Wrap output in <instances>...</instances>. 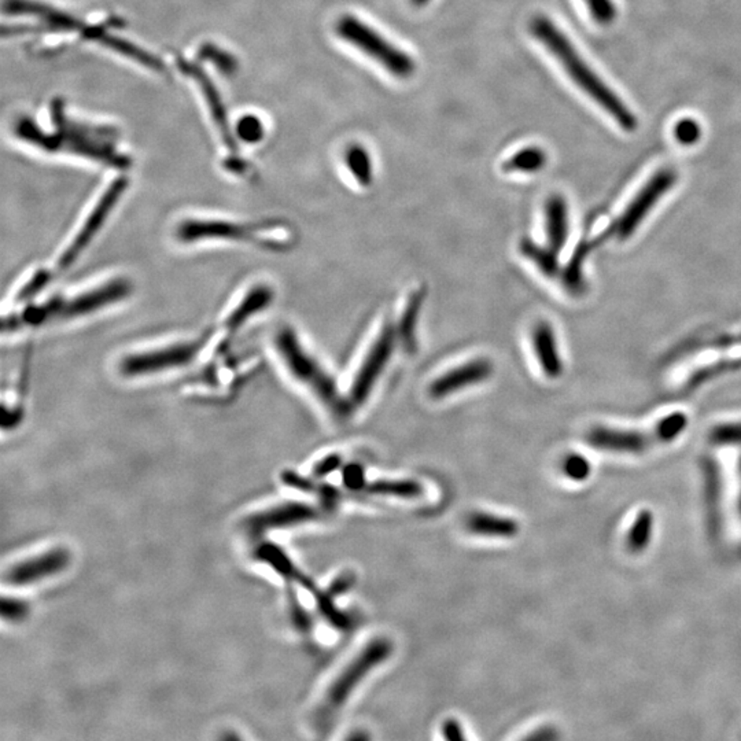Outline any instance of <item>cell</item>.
<instances>
[{"instance_id":"obj_1","label":"cell","mask_w":741,"mask_h":741,"mask_svg":"<svg viewBox=\"0 0 741 741\" xmlns=\"http://www.w3.org/2000/svg\"><path fill=\"white\" fill-rule=\"evenodd\" d=\"M51 120L52 130L43 131L35 121L21 117L15 124V135L43 151L64 152L117 169L130 165V160L118 150V135L112 128L70 117L58 101L52 104Z\"/></svg>"},{"instance_id":"obj_2","label":"cell","mask_w":741,"mask_h":741,"mask_svg":"<svg viewBox=\"0 0 741 741\" xmlns=\"http://www.w3.org/2000/svg\"><path fill=\"white\" fill-rule=\"evenodd\" d=\"M133 293V285L123 276L102 280L78 291L58 294L43 302H23L20 311L5 320V330L17 333L25 328L62 325L98 315L125 301Z\"/></svg>"},{"instance_id":"obj_3","label":"cell","mask_w":741,"mask_h":741,"mask_svg":"<svg viewBox=\"0 0 741 741\" xmlns=\"http://www.w3.org/2000/svg\"><path fill=\"white\" fill-rule=\"evenodd\" d=\"M533 35L551 51L567 75L575 84L590 96L599 106L603 107L625 131L637 127V120L622 99L590 69L583 58L578 54L572 41L558 26L545 17L535 18L532 23Z\"/></svg>"},{"instance_id":"obj_4","label":"cell","mask_w":741,"mask_h":741,"mask_svg":"<svg viewBox=\"0 0 741 741\" xmlns=\"http://www.w3.org/2000/svg\"><path fill=\"white\" fill-rule=\"evenodd\" d=\"M273 349L290 377L311 391L334 416L345 419L352 414L354 406L351 399L341 396L335 380L305 349L293 328L282 327L276 331Z\"/></svg>"},{"instance_id":"obj_5","label":"cell","mask_w":741,"mask_h":741,"mask_svg":"<svg viewBox=\"0 0 741 741\" xmlns=\"http://www.w3.org/2000/svg\"><path fill=\"white\" fill-rule=\"evenodd\" d=\"M6 12L13 15H28L35 18L41 26V31L47 32H65L80 35L83 41H96L102 46L113 49V51L123 54L124 57L133 58L136 62L149 68V69L164 70L160 59L150 52L143 51L141 47L123 38L112 35L106 25H92L86 21L78 20L68 13L54 9L49 5L39 4L36 0H7Z\"/></svg>"},{"instance_id":"obj_6","label":"cell","mask_w":741,"mask_h":741,"mask_svg":"<svg viewBox=\"0 0 741 741\" xmlns=\"http://www.w3.org/2000/svg\"><path fill=\"white\" fill-rule=\"evenodd\" d=\"M213 335L215 333L209 331L202 336L175 339L170 343L130 352L118 360V374L125 380H136L184 370L205 353Z\"/></svg>"},{"instance_id":"obj_7","label":"cell","mask_w":741,"mask_h":741,"mask_svg":"<svg viewBox=\"0 0 741 741\" xmlns=\"http://www.w3.org/2000/svg\"><path fill=\"white\" fill-rule=\"evenodd\" d=\"M390 654L391 644L388 640L378 638L370 641L364 650L339 672L338 677L331 682L315 713L314 721L317 729L327 727L334 721V717L348 701L349 696L356 690L357 685L367 677L370 670H374L386 661Z\"/></svg>"},{"instance_id":"obj_8","label":"cell","mask_w":741,"mask_h":741,"mask_svg":"<svg viewBox=\"0 0 741 741\" xmlns=\"http://www.w3.org/2000/svg\"><path fill=\"white\" fill-rule=\"evenodd\" d=\"M336 33L339 38L372 58L394 78H408L414 75V59L359 18L353 15L341 18L336 23Z\"/></svg>"},{"instance_id":"obj_9","label":"cell","mask_w":741,"mask_h":741,"mask_svg":"<svg viewBox=\"0 0 741 741\" xmlns=\"http://www.w3.org/2000/svg\"><path fill=\"white\" fill-rule=\"evenodd\" d=\"M262 228L253 223L236 222L215 215H197L180 220L173 230V238L180 244L257 243L262 238Z\"/></svg>"},{"instance_id":"obj_10","label":"cell","mask_w":741,"mask_h":741,"mask_svg":"<svg viewBox=\"0 0 741 741\" xmlns=\"http://www.w3.org/2000/svg\"><path fill=\"white\" fill-rule=\"evenodd\" d=\"M125 188H127V180L120 178L113 181L109 188L104 191L96 206L92 207L91 212L87 215L86 220L81 223L73 238L68 242L64 252L58 257L54 270H57V272L68 270L70 265L78 261V257L83 254L89 243L96 239V233L102 230L105 223L109 219L110 213L114 209L118 199L123 197Z\"/></svg>"},{"instance_id":"obj_11","label":"cell","mask_w":741,"mask_h":741,"mask_svg":"<svg viewBox=\"0 0 741 741\" xmlns=\"http://www.w3.org/2000/svg\"><path fill=\"white\" fill-rule=\"evenodd\" d=\"M677 181V175L672 169H661L656 172L645 186L638 191L627 209L614 224V233L618 239L627 241L640 227L648 213L663 198L667 191L672 190Z\"/></svg>"},{"instance_id":"obj_12","label":"cell","mask_w":741,"mask_h":741,"mask_svg":"<svg viewBox=\"0 0 741 741\" xmlns=\"http://www.w3.org/2000/svg\"><path fill=\"white\" fill-rule=\"evenodd\" d=\"M397 328L388 325L382 328L375 343L370 346L362 361L361 367L357 370L354 377L353 385L351 388V401L354 407L361 406L367 401L370 391L374 389L375 383L380 380L386 365L390 361L396 349Z\"/></svg>"},{"instance_id":"obj_13","label":"cell","mask_w":741,"mask_h":741,"mask_svg":"<svg viewBox=\"0 0 741 741\" xmlns=\"http://www.w3.org/2000/svg\"><path fill=\"white\" fill-rule=\"evenodd\" d=\"M72 554L65 548H51L36 556L12 564L5 572L4 582L10 586H29L60 574L69 567Z\"/></svg>"},{"instance_id":"obj_14","label":"cell","mask_w":741,"mask_h":741,"mask_svg":"<svg viewBox=\"0 0 741 741\" xmlns=\"http://www.w3.org/2000/svg\"><path fill=\"white\" fill-rule=\"evenodd\" d=\"M493 365L489 360L477 359L464 362L448 370L430 385V396L435 399L445 398L459 393L462 389L477 386L491 377Z\"/></svg>"},{"instance_id":"obj_15","label":"cell","mask_w":741,"mask_h":741,"mask_svg":"<svg viewBox=\"0 0 741 741\" xmlns=\"http://www.w3.org/2000/svg\"><path fill=\"white\" fill-rule=\"evenodd\" d=\"M315 517H316V512L312 507L288 503L252 515L244 522V527L251 535H262L268 530L296 526L299 523L309 522Z\"/></svg>"},{"instance_id":"obj_16","label":"cell","mask_w":741,"mask_h":741,"mask_svg":"<svg viewBox=\"0 0 741 741\" xmlns=\"http://www.w3.org/2000/svg\"><path fill=\"white\" fill-rule=\"evenodd\" d=\"M586 440H588L590 446L600 449V451L640 453V452L650 448V444L658 441V438H656L655 433L645 435L643 431L595 427L590 431Z\"/></svg>"},{"instance_id":"obj_17","label":"cell","mask_w":741,"mask_h":741,"mask_svg":"<svg viewBox=\"0 0 741 741\" xmlns=\"http://www.w3.org/2000/svg\"><path fill=\"white\" fill-rule=\"evenodd\" d=\"M533 349L541 370L549 380H556L563 374V360L559 353L558 341L549 323L541 322L533 330Z\"/></svg>"},{"instance_id":"obj_18","label":"cell","mask_w":741,"mask_h":741,"mask_svg":"<svg viewBox=\"0 0 741 741\" xmlns=\"http://www.w3.org/2000/svg\"><path fill=\"white\" fill-rule=\"evenodd\" d=\"M545 231L548 246L561 253L569 241V207L566 199L552 196L545 204Z\"/></svg>"},{"instance_id":"obj_19","label":"cell","mask_w":741,"mask_h":741,"mask_svg":"<svg viewBox=\"0 0 741 741\" xmlns=\"http://www.w3.org/2000/svg\"><path fill=\"white\" fill-rule=\"evenodd\" d=\"M272 290L267 288V286L254 288L253 290L249 291V294L244 297L243 301L241 299L239 304H236L235 306H233V309H230L227 317L224 319L225 327L230 331L241 328L249 317L264 311L265 307H268V305L272 302Z\"/></svg>"},{"instance_id":"obj_20","label":"cell","mask_w":741,"mask_h":741,"mask_svg":"<svg viewBox=\"0 0 741 741\" xmlns=\"http://www.w3.org/2000/svg\"><path fill=\"white\" fill-rule=\"evenodd\" d=\"M467 529L480 537L507 538L517 535V525L508 517L478 512L467 519Z\"/></svg>"},{"instance_id":"obj_21","label":"cell","mask_w":741,"mask_h":741,"mask_svg":"<svg viewBox=\"0 0 741 741\" xmlns=\"http://www.w3.org/2000/svg\"><path fill=\"white\" fill-rule=\"evenodd\" d=\"M423 302H425V291H415L409 297L404 307L403 316L399 319L398 327H397L398 341L408 352H414L416 349L417 323L422 314Z\"/></svg>"},{"instance_id":"obj_22","label":"cell","mask_w":741,"mask_h":741,"mask_svg":"<svg viewBox=\"0 0 741 741\" xmlns=\"http://www.w3.org/2000/svg\"><path fill=\"white\" fill-rule=\"evenodd\" d=\"M520 252L538 268L541 273L548 278H556L562 275V267L559 264L558 254L549 246H540L532 239H523L520 242Z\"/></svg>"},{"instance_id":"obj_23","label":"cell","mask_w":741,"mask_h":741,"mask_svg":"<svg viewBox=\"0 0 741 741\" xmlns=\"http://www.w3.org/2000/svg\"><path fill=\"white\" fill-rule=\"evenodd\" d=\"M546 165V154L535 146L525 147L504 162V172L537 173Z\"/></svg>"},{"instance_id":"obj_24","label":"cell","mask_w":741,"mask_h":741,"mask_svg":"<svg viewBox=\"0 0 741 741\" xmlns=\"http://www.w3.org/2000/svg\"><path fill=\"white\" fill-rule=\"evenodd\" d=\"M345 164L349 172L362 188H370L374 181V167L370 152L360 144H352L345 152Z\"/></svg>"},{"instance_id":"obj_25","label":"cell","mask_w":741,"mask_h":741,"mask_svg":"<svg viewBox=\"0 0 741 741\" xmlns=\"http://www.w3.org/2000/svg\"><path fill=\"white\" fill-rule=\"evenodd\" d=\"M364 490L380 496L409 499L422 494V486L415 480H377L365 485Z\"/></svg>"},{"instance_id":"obj_26","label":"cell","mask_w":741,"mask_h":741,"mask_svg":"<svg viewBox=\"0 0 741 741\" xmlns=\"http://www.w3.org/2000/svg\"><path fill=\"white\" fill-rule=\"evenodd\" d=\"M590 246L585 241L577 247L572 261L562 270V279L564 286L572 294H581L583 290V262L588 256Z\"/></svg>"},{"instance_id":"obj_27","label":"cell","mask_w":741,"mask_h":741,"mask_svg":"<svg viewBox=\"0 0 741 741\" xmlns=\"http://www.w3.org/2000/svg\"><path fill=\"white\" fill-rule=\"evenodd\" d=\"M688 417L682 412H675V414L669 415L663 417L661 422L654 428L656 438L659 443H670L675 440L678 435H682V431L687 428Z\"/></svg>"},{"instance_id":"obj_28","label":"cell","mask_w":741,"mask_h":741,"mask_svg":"<svg viewBox=\"0 0 741 741\" xmlns=\"http://www.w3.org/2000/svg\"><path fill=\"white\" fill-rule=\"evenodd\" d=\"M651 532H653V517L650 512H641L636 519L635 526L630 530L627 545L632 551L637 552L645 548L650 543Z\"/></svg>"},{"instance_id":"obj_29","label":"cell","mask_w":741,"mask_h":741,"mask_svg":"<svg viewBox=\"0 0 741 741\" xmlns=\"http://www.w3.org/2000/svg\"><path fill=\"white\" fill-rule=\"evenodd\" d=\"M701 128L698 121L693 118H682L677 121L674 127V136L678 143L684 144V146H691L695 144L700 139Z\"/></svg>"},{"instance_id":"obj_30","label":"cell","mask_w":741,"mask_h":741,"mask_svg":"<svg viewBox=\"0 0 741 741\" xmlns=\"http://www.w3.org/2000/svg\"><path fill=\"white\" fill-rule=\"evenodd\" d=\"M236 130H238L242 141L249 142V143H257L264 136V127H262L261 121L254 115L253 117L247 115V117L241 118Z\"/></svg>"},{"instance_id":"obj_31","label":"cell","mask_w":741,"mask_h":741,"mask_svg":"<svg viewBox=\"0 0 741 741\" xmlns=\"http://www.w3.org/2000/svg\"><path fill=\"white\" fill-rule=\"evenodd\" d=\"M711 440L718 445H740L741 444V422L722 425L714 428Z\"/></svg>"},{"instance_id":"obj_32","label":"cell","mask_w":741,"mask_h":741,"mask_svg":"<svg viewBox=\"0 0 741 741\" xmlns=\"http://www.w3.org/2000/svg\"><path fill=\"white\" fill-rule=\"evenodd\" d=\"M563 470L570 480H583L590 474V464L581 454H570L564 460Z\"/></svg>"},{"instance_id":"obj_33","label":"cell","mask_w":741,"mask_h":741,"mask_svg":"<svg viewBox=\"0 0 741 741\" xmlns=\"http://www.w3.org/2000/svg\"><path fill=\"white\" fill-rule=\"evenodd\" d=\"M593 20L599 23H609L615 20L617 9L611 0H585Z\"/></svg>"},{"instance_id":"obj_34","label":"cell","mask_w":741,"mask_h":741,"mask_svg":"<svg viewBox=\"0 0 741 741\" xmlns=\"http://www.w3.org/2000/svg\"><path fill=\"white\" fill-rule=\"evenodd\" d=\"M29 607L25 601L18 599L5 598L2 600V618L5 621L21 622L28 615Z\"/></svg>"},{"instance_id":"obj_35","label":"cell","mask_w":741,"mask_h":741,"mask_svg":"<svg viewBox=\"0 0 741 741\" xmlns=\"http://www.w3.org/2000/svg\"><path fill=\"white\" fill-rule=\"evenodd\" d=\"M343 482L349 489H364V470L359 464H349L343 470Z\"/></svg>"},{"instance_id":"obj_36","label":"cell","mask_w":741,"mask_h":741,"mask_svg":"<svg viewBox=\"0 0 741 741\" xmlns=\"http://www.w3.org/2000/svg\"><path fill=\"white\" fill-rule=\"evenodd\" d=\"M341 466H343V457L339 454H328L327 457L320 460L315 466V475L316 477H325V475L333 474Z\"/></svg>"},{"instance_id":"obj_37","label":"cell","mask_w":741,"mask_h":741,"mask_svg":"<svg viewBox=\"0 0 741 741\" xmlns=\"http://www.w3.org/2000/svg\"><path fill=\"white\" fill-rule=\"evenodd\" d=\"M444 735H445L446 738H451V740L464 738L462 727H460L456 721H448L444 725Z\"/></svg>"},{"instance_id":"obj_38","label":"cell","mask_w":741,"mask_h":741,"mask_svg":"<svg viewBox=\"0 0 741 741\" xmlns=\"http://www.w3.org/2000/svg\"><path fill=\"white\" fill-rule=\"evenodd\" d=\"M411 2L415 5V6L422 7L425 6V5H427L430 0H411Z\"/></svg>"},{"instance_id":"obj_39","label":"cell","mask_w":741,"mask_h":741,"mask_svg":"<svg viewBox=\"0 0 741 741\" xmlns=\"http://www.w3.org/2000/svg\"><path fill=\"white\" fill-rule=\"evenodd\" d=\"M740 477H741V459H740ZM741 488V486H740ZM738 512H740L741 517V489H740V496H738Z\"/></svg>"}]
</instances>
